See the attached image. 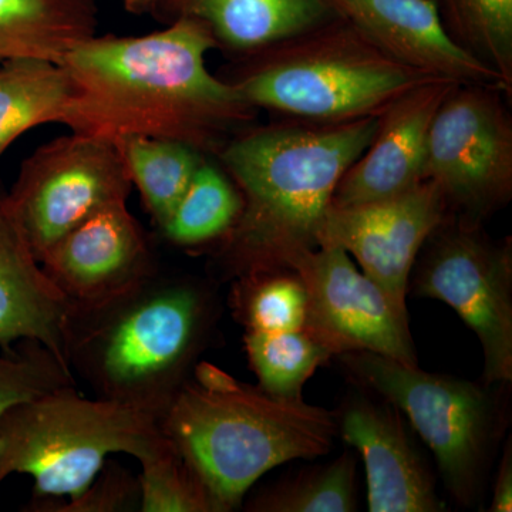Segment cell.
<instances>
[{"mask_svg": "<svg viewBox=\"0 0 512 512\" xmlns=\"http://www.w3.org/2000/svg\"><path fill=\"white\" fill-rule=\"evenodd\" d=\"M229 303L245 332L306 329L308 295L292 269L235 279Z\"/></svg>", "mask_w": 512, "mask_h": 512, "instance_id": "d4e9b609", "label": "cell"}, {"mask_svg": "<svg viewBox=\"0 0 512 512\" xmlns=\"http://www.w3.org/2000/svg\"><path fill=\"white\" fill-rule=\"evenodd\" d=\"M140 510V484L127 468L107 461L82 493L60 503L56 498L32 500L26 511L121 512Z\"/></svg>", "mask_w": 512, "mask_h": 512, "instance_id": "f1b7e54d", "label": "cell"}, {"mask_svg": "<svg viewBox=\"0 0 512 512\" xmlns=\"http://www.w3.org/2000/svg\"><path fill=\"white\" fill-rule=\"evenodd\" d=\"M96 0H0V62L64 57L96 36Z\"/></svg>", "mask_w": 512, "mask_h": 512, "instance_id": "ac0fdd59", "label": "cell"}, {"mask_svg": "<svg viewBox=\"0 0 512 512\" xmlns=\"http://www.w3.org/2000/svg\"><path fill=\"white\" fill-rule=\"evenodd\" d=\"M39 262L72 308L110 301L157 274L146 235L127 201L94 212Z\"/></svg>", "mask_w": 512, "mask_h": 512, "instance_id": "4fadbf2b", "label": "cell"}, {"mask_svg": "<svg viewBox=\"0 0 512 512\" xmlns=\"http://www.w3.org/2000/svg\"><path fill=\"white\" fill-rule=\"evenodd\" d=\"M158 2L160 0H124L128 12L137 13V15L147 12L148 9H151V6L156 5Z\"/></svg>", "mask_w": 512, "mask_h": 512, "instance_id": "4dcf8cb0", "label": "cell"}, {"mask_svg": "<svg viewBox=\"0 0 512 512\" xmlns=\"http://www.w3.org/2000/svg\"><path fill=\"white\" fill-rule=\"evenodd\" d=\"M158 420L111 400L89 399L76 384L12 407L0 424V487L33 478V500L82 493L111 454L138 457L160 436Z\"/></svg>", "mask_w": 512, "mask_h": 512, "instance_id": "5b68a950", "label": "cell"}, {"mask_svg": "<svg viewBox=\"0 0 512 512\" xmlns=\"http://www.w3.org/2000/svg\"><path fill=\"white\" fill-rule=\"evenodd\" d=\"M70 303L50 281L0 188V350L42 343L67 366L63 332ZM69 367V366H67Z\"/></svg>", "mask_w": 512, "mask_h": 512, "instance_id": "e0dca14e", "label": "cell"}, {"mask_svg": "<svg viewBox=\"0 0 512 512\" xmlns=\"http://www.w3.org/2000/svg\"><path fill=\"white\" fill-rule=\"evenodd\" d=\"M409 292L456 311L476 333L484 356L483 383L512 382V249L495 244L478 222L448 215L421 248Z\"/></svg>", "mask_w": 512, "mask_h": 512, "instance_id": "ba28073f", "label": "cell"}, {"mask_svg": "<svg viewBox=\"0 0 512 512\" xmlns=\"http://www.w3.org/2000/svg\"><path fill=\"white\" fill-rule=\"evenodd\" d=\"M70 384L69 367L42 343L23 340L0 350V424L12 407Z\"/></svg>", "mask_w": 512, "mask_h": 512, "instance_id": "83f0119b", "label": "cell"}, {"mask_svg": "<svg viewBox=\"0 0 512 512\" xmlns=\"http://www.w3.org/2000/svg\"><path fill=\"white\" fill-rule=\"evenodd\" d=\"M141 512H215L207 487L190 461L161 431L137 457Z\"/></svg>", "mask_w": 512, "mask_h": 512, "instance_id": "484cf974", "label": "cell"}, {"mask_svg": "<svg viewBox=\"0 0 512 512\" xmlns=\"http://www.w3.org/2000/svg\"><path fill=\"white\" fill-rule=\"evenodd\" d=\"M397 62L437 79L507 89L500 74L450 35L434 0H326Z\"/></svg>", "mask_w": 512, "mask_h": 512, "instance_id": "9a60e30c", "label": "cell"}, {"mask_svg": "<svg viewBox=\"0 0 512 512\" xmlns=\"http://www.w3.org/2000/svg\"><path fill=\"white\" fill-rule=\"evenodd\" d=\"M244 343L258 386L284 399H303V386L333 357L306 329L245 332Z\"/></svg>", "mask_w": 512, "mask_h": 512, "instance_id": "cb8c5ba5", "label": "cell"}, {"mask_svg": "<svg viewBox=\"0 0 512 512\" xmlns=\"http://www.w3.org/2000/svg\"><path fill=\"white\" fill-rule=\"evenodd\" d=\"M131 185L114 141L73 133L45 144L23 161L8 200L40 261L94 212L127 201Z\"/></svg>", "mask_w": 512, "mask_h": 512, "instance_id": "9c48e42d", "label": "cell"}, {"mask_svg": "<svg viewBox=\"0 0 512 512\" xmlns=\"http://www.w3.org/2000/svg\"><path fill=\"white\" fill-rule=\"evenodd\" d=\"M190 461L215 512H231L272 468L325 456L338 436L335 412L284 399L198 362L160 421Z\"/></svg>", "mask_w": 512, "mask_h": 512, "instance_id": "277c9868", "label": "cell"}, {"mask_svg": "<svg viewBox=\"0 0 512 512\" xmlns=\"http://www.w3.org/2000/svg\"><path fill=\"white\" fill-rule=\"evenodd\" d=\"M447 215L443 191L426 180L389 200L330 207L318 244L348 252L363 274L383 289L399 311L407 313L406 296L414 262Z\"/></svg>", "mask_w": 512, "mask_h": 512, "instance_id": "7c38bea8", "label": "cell"}, {"mask_svg": "<svg viewBox=\"0 0 512 512\" xmlns=\"http://www.w3.org/2000/svg\"><path fill=\"white\" fill-rule=\"evenodd\" d=\"M288 269L308 295L306 330L333 356L370 352L419 366L409 316L356 268L348 252L318 247L293 258Z\"/></svg>", "mask_w": 512, "mask_h": 512, "instance_id": "8fae6325", "label": "cell"}, {"mask_svg": "<svg viewBox=\"0 0 512 512\" xmlns=\"http://www.w3.org/2000/svg\"><path fill=\"white\" fill-rule=\"evenodd\" d=\"M73 96L62 63L42 59L0 62V158L23 133L62 123Z\"/></svg>", "mask_w": 512, "mask_h": 512, "instance_id": "ffe728a7", "label": "cell"}, {"mask_svg": "<svg viewBox=\"0 0 512 512\" xmlns=\"http://www.w3.org/2000/svg\"><path fill=\"white\" fill-rule=\"evenodd\" d=\"M362 389L382 397L407 417L436 458L448 493L476 507L495 447L507 427V384L468 382L407 366L370 352L336 356Z\"/></svg>", "mask_w": 512, "mask_h": 512, "instance_id": "8992f818", "label": "cell"}, {"mask_svg": "<svg viewBox=\"0 0 512 512\" xmlns=\"http://www.w3.org/2000/svg\"><path fill=\"white\" fill-rule=\"evenodd\" d=\"M217 313L207 286L156 274L92 308L70 306L64 360L99 399L160 421L200 362Z\"/></svg>", "mask_w": 512, "mask_h": 512, "instance_id": "3957f363", "label": "cell"}, {"mask_svg": "<svg viewBox=\"0 0 512 512\" xmlns=\"http://www.w3.org/2000/svg\"><path fill=\"white\" fill-rule=\"evenodd\" d=\"M433 79L357 33L286 50L235 86L251 107L330 124L382 114L404 93Z\"/></svg>", "mask_w": 512, "mask_h": 512, "instance_id": "52a82bcc", "label": "cell"}, {"mask_svg": "<svg viewBox=\"0 0 512 512\" xmlns=\"http://www.w3.org/2000/svg\"><path fill=\"white\" fill-rule=\"evenodd\" d=\"M335 414L338 434L365 463L370 512L446 511L433 474L393 404L362 389Z\"/></svg>", "mask_w": 512, "mask_h": 512, "instance_id": "5bb4252c", "label": "cell"}, {"mask_svg": "<svg viewBox=\"0 0 512 512\" xmlns=\"http://www.w3.org/2000/svg\"><path fill=\"white\" fill-rule=\"evenodd\" d=\"M494 90L457 84L431 121L424 178L460 217L478 222L512 191V128Z\"/></svg>", "mask_w": 512, "mask_h": 512, "instance_id": "30bf717a", "label": "cell"}, {"mask_svg": "<svg viewBox=\"0 0 512 512\" xmlns=\"http://www.w3.org/2000/svg\"><path fill=\"white\" fill-rule=\"evenodd\" d=\"M356 457L350 450L332 463L305 468L249 498L252 512H352L356 510Z\"/></svg>", "mask_w": 512, "mask_h": 512, "instance_id": "7402d4cb", "label": "cell"}, {"mask_svg": "<svg viewBox=\"0 0 512 512\" xmlns=\"http://www.w3.org/2000/svg\"><path fill=\"white\" fill-rule=\"evenodd\" d=\"M215 45L211 30L188 16L146 36L86 40L62 62L73 87L62 123L73 133L114 143L144 136L200 148L251 109L235 84L221 82L205 66Z\"/></svg>", "mask_w": 512, "mask_h": 512, "instance_id": "6da1fadb", "label": "cell"}, {"mask_svg": "<svg viewBox=\"0 0 512 512\" xmlns=\"http://www.w3.org/2000/svg\"><path fill=\"white\" fill-rule=\"evenodd\" d=\"M181 16L204 23L237 49H256L305 35L328 13L326 0H177Z\"/></svg>", "mask_w": 512, "mask_h": 512, "instance_id": "d6986e66", "label": "cell"}, {"mask_svg": "<svg viewBox=\"0 0 512 512\" xmlns=\"http://www.w3.org/2000/svg\"><path fill=\"white\" fill-rule=\"evenodd\" d=\"M464 49L512 83V0H446Z\"/></svg>", "mask_w": 512, "mask_h": 512, "instance_id": "4316f807", "label": "cell"}, {"mask_svg": "<svg viewBox=\"0 0 512 512\" xmlns=\"http://www.w3.org/2000/svg\"><path fill=\"white\" fill-rule=\"evenodd\" d=\"M131 183L163 229L200 165V148L174 138L127 136L116 141Z\"/></svg>", "mask_w": 512, "mask_h": 512, "instance_id": "44dd1931", "label": "cell"}, {"mask_svg": "<svg viewBox=\"0 0 512 512\" xmlns=\"http://www.w3.org/2000/svg\"><path fill=\"white\" fill-rule=\"evenodd\" d=\"M495 478L493 498H491L490 512L512 511V446L511 439L505 444L500 466Z\"/></svg>", "mask_w": 512, "mask_h": 512, "instance_id": "f546056e", "label": "cell"}, {"mask_svg": "<svg viewBox=\"0 0 512 512\" xmlns=\"http://www.w3.org/2000/svg\"><path fill=\"white\" fill-rule=\"evenodd\" d=\"M379 121L377 114L320 128H266L225 148L222 161L242 191L241 214L218 256L225 279L288 269L319 247L336 188Z\"/></svg>", "mask_w": 512, "mask_h": 512, "instance_id": "7a4b0ae2", "label": "cell"}, {"mask_svg": "<svg viewBox=\"0 0 512 512\" xmlns=\"http://www.w3.org/2000/svg\"><path fill=\"white\" fill-rule=\"evenodd\" d=\"M456 86L450 80L433 79L394 100L380 114L370 146L343 175L332 207L389 200L426 181L424 165L431 121Z\"/></svg>", "mask_w": 512, "mask_h": 512, "instance_id": "2e32d148", "label": "cell"}, {"mask_svg": "<svg viewBox=\"0 0 512 512\" xmlns=\"http://www.w3.org/2000/svg\"><path fill=\"white\" fill-rule=\"evenodd\" d=\"M241 211V194L217 167L204 161L161 231L175 245L197 247L224 238Z\"/></svg>", "mask_w": 512, "mask_h": 512, "instance_id": "603a6c76", "label": "cell"}]
</instances>
